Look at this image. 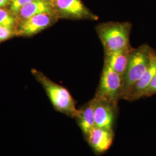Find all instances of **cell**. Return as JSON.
Here are the masks:
<instances>
[{"mask_svg": "<svg viewBox=\"0 0 156 156\" xmlns=\"http://www.w3.org/2000/svg\"><path fill=\"white\" fill-rule=\"evenodd\" d=\"M17 22L16 18L11 12L0 8V25L13 28Z\"/></svg>", "mask_w": 156, "mask_h": 156, "instance_id": "cell-13", "label": "cell"}, {"mask_svg": "<svg viewBox=\"0 0 156 156\" xmlns=\"http://www.w3.org/2000/svg\"><path fill=\"white\" fill-rule=\"evenodd\" d=\"M35 76L43 86L55 110L75 119L79 109L76 108L75 101L69 91L51 81L42 73L36 72Z\"/></svg>", "mask_w": 156, "mask_h": 156, "instance_id": "cell-2", "label": "cell"}, {"mask_svg": "<svg viewBox=\"0 0 156 156\" xmlns=\"http://www.w3.org/2000/svg\"><path fill=\"white\" fill-rule=\"evenodd\" d=\"M9 3V0H0V8L5 6Z\"/></svg>", "mask_w": 156, "mask_h": 156, "instance_id": "cell-17", "label": "cell"}, {"mask_svg": "<svg viewBox=\"0 0 156 156\" xmlns=\"http://www.w3.org/2000/svg\"><path fill=\"white\" fill-rule=\"evenodd\" d=\"M133 49L131 46L123 50L105 54L104 64L123 76L128 66Z\"/></svg>", "mask_w": 156, "mask_h": 156, "instance_id": "cell-10", "label": "cell"}, {"mask_svg": "<svg viewBox=\"0 0 156 156\" xmlns=\"http://www.w3.org/2000/svg\"><path fill=\"white\" fill-rule=\"evenodd\" d=\"M156 75V53L151 50L149 66L141 78L131 90L126 100H137L144 97L145 90L148 87L153 79Z\"/></svg>", "mask_w": 156, "mask_h": 156, "instance_id": "cell-8", "label": "cell"}, {"mask_svg": "<svg viewBox=\"0 0 156 156\" xmlns=\"http://www.w3.org/2000/svg\"><path fill=\"white\" fill-rule=\"evenodd\" d=\"M44 13L55 14L51 3L47 0H37L24 6L15 17L17 21L19 20L21 23L31 17Z\"/></svg>", "mask_w": 156, "mask_h": 156, "instance_id": "cell-11", "label": "cell"}, {"mask_svg": "<svg viewBox=\"0 0 156 156\" xmlns=\"http://www.w3.org/2000/svg\"><path fill=\"white\" fill-rule=\"evenodd\" d=\"M90 146L97 153H103L111 147L113 140V129L94 126L86 136Z\"/></svg>", "mask_w": 156, "mask_h": 156, "instance_id": "cell-9", "label": "cell"}, {"mask_svg": "<svg viewBox=\"0 0 156 156\" xmlns=\"http://www.w3.org/2000/svg\"><path fill=\"white\" fill-rule=\"evenodd\" d=\"M14 30L11 27H8L0 25V41H2L10 38L13 34Z\"/></svg>", "mask_w": 156, "mask_h": 156, "instance_id": "cell-15", "label": "cell"}, {"mask_svg": "<svg viewBox=\"0 0 156 156\" xmlns=\"http://www.w3.org/2000/svg\"><path fill=\"white\" fill-rule=\"evenodd\" d=\"M47 1H49V2H51H51H52V1H53V0H47Z\"/></svg>", "mask_w": 156, "mask_h": 156, "instance_id": "cell-18", "label": "cell"}, {"mask_svg": "<svg viewBox=\"0 0 156 156\" xmlns=\"http://www.w3.org/2000/svg\"><path fill=\"white\" fill-rule=\"evenodd\" d=\"M95 126L113 129L117 107L94 97Z\"/></svg>", "mask_w": 156, "mask_h": 156, "instance_id": "cell-7", "label": "cell"}, {"mask_svg": "<svg viewBox=\"0 0 156 156\" xmlns=\"http://www.w3.org/2000/svg\"><path fill=\"white\" fill-rule=\"evenodd\" d=\"M156 94V75L151 80L148 87L145 90L144 97H149Z\"/></svg>", "mask_w": 156, "mask_h": 156, "instance_id": "cell-16", "label": "cell"}, {"mask_svg": "<svg viewBox=\"0 0 156 156\" xmlns=\"http://www.w3.org/2000/svg\"><path fill=\"white\" fill-rule=\"evenodd\" d=\"M82 133L86 136L90 130L95 126L94 104L93 100L79 109L75 118Z\"/></svg>", "mask_w": 156, "mask_h": 156, "instance_id": "cell-12", "label": "cell"}, {"mask_svg": "<svg viewBox=\"0 0 156 156\" xmlns=\"http://www.w3.org/2000/svg\"><path fill=\"white\" fill-rule=\"evenodd\" d=\"M123 93V76L104 64L95 98L117 107Z\"/></svg>", "mask_w": 156, "mask_h": 156, "instance_id": "cell-4", "label": "cell"}, {"mask_svg": "<svg viewBox=\"0 0 156 156\" xmlns=\"http://www.w3.org/2000/svg\"><path fill=\"white\" fill-rule=\"evenodd\" d=\"M151 49L143 45L131 52L128 66L123 75V93L122 99L127 100L134 84L141 78L149 66Z\"/></svg>", "mask_w": 156, "mask_h": 156, "instance_id": "cell-3", "label": "cell"}, {"mask_svg": "<svg viewBox=\"0 0 156 156\" xmlns=\"http://www.w3.org/2000/svg\"><path fill=\"white\" fill-rule=\"evenodd\" d=\"M58 17L53 13H41L20 23L16 30V34L21 35H31L48 28L56 22Z\"/></svg>", "mask_w": 156, "mask_h": 156, "instance_id": "cell-6", "label": "cell"}, {"mask_svg": "<svg viewBox=\"0 0 156 156\" xmlns=\"http://www.w3.org/2000/svg\"><path fill=\"white\" fill-rule=\"evenodd\" d=\"M131 27V24L127 22H108L97 25L96 31L104 46L105 54L131 46L129 37Z\"/></svg>", "mask_w": 156, "mask_h": 156, "instance_id": "cell-1", "label": "cell"}, {"mask_svg": "<svg viewBox=\"0 0 156 156\" xmlns=\"http://www.w3.org/2000/svg\"><path fill=\"white\" fill-rule=\"evenodd\" d=\"M34 1L37 0H11L10 12L15 16L24 6Z\"/></svg>", "mask_w": 156, "mask_h": 156, "instance_id": "cell-14", "label": "cell"}, {"mask_svg": "<svg viewBox=\"0 0 156 156\" xmlns=\"http://www.w3.org/2000/svg\"><path fill=\"white\" fill-rule=\"evenodd\" d=\"M51 4L58 18L97 20L98 16L84 4L82 0H53Z\"/></svg>", "mask_w": 156, "mask_h": 156, "instance_id": "cell-5", "label": "cell"}]
</instances>
